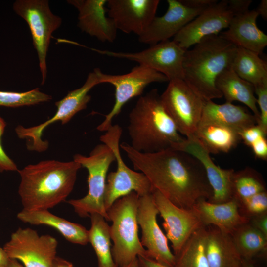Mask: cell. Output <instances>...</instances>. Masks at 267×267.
Returning <instances> with one entry per match:
<instances>
[{"label":"cell","mask_w":267,"mask_h":267,"mask_svg":"<svg viewBox=\"0 0 267 267\" xmlns=\"http://www.w3.org/2000/svg\"><path fill=\"white\" fill-rule=\"evenodd\" d=\"M168 9L162 16H155L138 37L140 43L151 45L174 37L204 10L188 7L179 0H167Z\"/></svg>","instance_id":"obj_18"},{"label":"cell","mask_w":267,"mask_h":267,"mask_svg":"<svg viewBox=\"0 0 267 267\" xmlns=\"http://www.w3.org/2000/svg\"><path fill=\"white\" fill-rule=\"evenodd\" d=\"M159 0H107V16L117 30L140 36L153 18Z\"/></svg>","instance_id":"obj_17"},{"label":"cell","mask_w":267,"mask_h":267,"mask_svg":"<svg viewBox=\"0 0 267 267\" xmlns=\"http://www.w3.org/2000/svg\"><path fill=\"white\" fill-rule=\"evenodd\" d=\"M233 16L227 0L218 1L187 24L173 40L187 50L204 38L218 35L222 30L227 28Z\"/></svg>","instance_id":"obj_16"},{"label":"cell","mask_w":267,"mask_h":267,"mask_svg":"<svg viewBox=\"0 0 267 267\" xmlns=\"http://www.w3.org/2000/svg\"><path fill=\"white\" fill-rule=\"evenodd\" d=\"M98 68L89 73L83 85L69 91L62 99L55 102L57 111L54 115L45 122L37 126L26 128L18 125L15 128L18 137L27 140V149L42 152L48 147V142L42 139L44 130L51 124L60 121L62 124L68 123L77 113L86 108L91 99L88 93L94 86L100 83Z\"/></svg>","instance_id":"obj_7"},{"label":"cell","mask_w":267,"mask_h":267,"mask_svg":"<svg viewBox=\"0 0 267 267\" xmlns=\"http://www.w3.org/2000/svg\"><path fill=\"white\" fill-rule=\"evenodd\" d=\"M231 67L254 86L267 84V62L256 53L237 47Z\"/></svg>","instance_id":"obj_27"},{"label":"cell","mask_w":267,"mask_h":267,"mask_svg":"<svg viewBox=\"0 0 267 267\" xmlns=\"http://www.w3.org/2000/svg\"><path fill=\"white\" fill-rule=\"evenodd\" d=\"M250 147L256 158L263 160H267V140L266 136L262 137L255 141Z\"/></svg>","instance_id":"obj_37"},{"label":"cell","mask_w":267,"mask_h":267,"mask_svg":"<svg viewBox=\"0 0 267 267\" xmlns=\"http://www.w3.org/2000/svg\"><path fill=\"white\" fill-rule=\"evenodd\" d=\"M257 11L259 15H261L262 18L267 20V0H262L258 6L255 9Z\"/></svg>","instance_id":"obj_42"},{"label":"cell","mask_w":267,"mask_h":267,"mask_svg":"<svg viewBox=\"0 0 267 267\" xmlns=\"http://www.w3.org/2000/svg\"><path fill=\"white\" fill-rule=\"evenodd\" d=\"M152 195L159 214L164 220L162 225L166 236L171 242L176 256L192 234L204 226L193 208L178 207L155 189Z\"/></svg>","instance_id":"obj_13"},{"label":"cell","mask_w":267,"mask_h":267,"mask_svg":"<svg viewBox=\"0 0 267 267\" xmlns=\"http://www.w3.org/2000/svg\"><path fill=\"white\" fill-rule=\"evenodd\" d=\"M98 72L100 83L111 84L115 89L113 107L97 127V130L101 132L107 131L112 126L113 119L120 113L124 105L131 99L141 96L149 84L169 82L162 73L140 65L122 75L104 74L99 68Z\"/></svg>","instance_id":"obj_10"},{"label":"cell","mask_w":267,"mask_h":267,"mask_svg":"<svg viewBox=\"0 0 267 267\" xmlns=\"http://www.w3.org/2000/svg\"><path fill=\"white\" fill-rule=\"evenodd\" d=\"M82 167L72 160H44L18 170V188L23 209L48 210L65 201L73 189Z\"/></svg>","instance_id":"obj_2"},{"label":"cell","mask_w":267,"mask_h":267,"mask_svg":"<svg viewBox=\"0 0 267 267\" xmlns=\"http://www.w3.org/2000/svg\"><path fill=\"white\" fill-rule=\"evenodd\" d=\"M158 214L152 193L139 197L137 220L142 231L141 244L146 248L149 257L168 267H174L175 256L157 223Z\"/></svg>","instance_id":"obj_14"},{"label":"cell","mask_w":267,"mask_h":267,"mask_svg":"<svg viewBox=\"0 0 267 267\" xmlns=\"http://www.w3.org/2000/svg\"><path fill=\"white\" fill-rule=\"evenodd\" d=\"M89 217L91 227L89 230V239L96 255L97 267H118L112 254L109 225L98 214H92Z\"/></svg>","instance_id":"obj_28"},{"label":"cell","mask_w":267,"mask_h":267,"mask_svg":"<svg viewBox=\"0 0 267 267\" xmlns=\"http://www.w3.org/2000/svg\"><path fill=\"white\" fill-rule=\"evenodd\" d=\"M192 208L204 226H214L230 235L238 227L249 221L241 214L239 202L234 198L219 204L201 199Z\"/></svg>","instance_id":"obj_21"},{"label":"cell","mask_w":267,"mask_h":267,"mask_svg":"<svg viewBox=\"0 0 267 267\" xmlns=\"http://www.w3.org/2000/svg\"><path fill=\"white\" fill-rule=\"evenodd\" d=\"M256 9L234 15L225 31L219 35L237 47L260 55L267 45V36L257 25Z\"/></svg>","instance_id":"obj_20"},{"label":"cell","mask_w":267,"mask_h":267,"mask_svg":"<svg viewBox=\"0 0 267 267\" xmlns=\"http://www.w3.org/2000/svg\"><path fill=\"white\" fill-rule=\"evenodd\" d=\"M107 0H70L68 3L79 12L78 27L82 31L102 42H113L117 29L113 21L106 16Z\"/></svg>","instance_id":"obj_19"},{"label":"cell","mask_w":267,"mask_h":267,"mask_svg":"<svg viewBox=\"0 0 267 267\" xmlns=\"http://www.w3.org/2000/svg\"><path fill=\"white\" fill-rule=\"evenodd\" d=\"M139 195L135 192L117 200L107 210L112 254L118 267H123L138 256H148L138 236L137 212Z\"/></svg>","instance_id":"obj_5"},{"label":"cell","mask_w":267,"mask_h":267,"mask_svg":"<svg viewBox=\"0 0 267 267\" xmlns=\"http://www.w3.org/2000/svg\"><path fill=\"white\" fill-rule=\"evenodd\" d=\"M127 130L130 145L142 153L172 148L185 138L164 107L157 89L138 98L129 113Z\"/></svg>","instance_id":"obj_3"},{"label":"cell","mask_w":267,"mask_h":267,"mask_svg":"<svg viewBox=\"0 0 267 267\" xmlns=\"http://www.w3.org/2000/svg\"><path fill=\"white\" fill-rule=\"evenodd\" d=\"M5 267H24L18 261L10 259Z\"/></svg>","instance_id":"obj_45"},{"label":"cell","mask_w":267,"mask_h":267,"mask_svg":"<svg viewBox=\"0 0 267 267\" xmlns=\"http://www.w3.org/2000/svg\"><path fill=\"white\" fill-rule=\"evenodd\" d=\"M259 118L257 124L267 134V84L254 86Z\"/></svg>","instance_id":"obj_34"},{"label":"cell","mask_w":267,"mask_h":267,"mask_svg":"<svg viewBox=\"0 0 267 267\" xmlns=\"http://www.w3.org/2000/svg\"><path fill=\"white\" fill-rule=\"evenodd\" d=\"M5 127V122L0 116V172L18 171L16 165L4 152L1 143V138Z\"/></svg>","instance_id":"obj_36"},{"label":"cell","mask_w":267,"mask_h":267,"mask_svg":"<svg viewBox=\"0 0 267 267\" xmlns=\"http://www.w3.org/2000/svg\"><path fill=\"white\" fill-rule=\"evenodd\" d=\"M53 267H73V265L70 262L56 256L54 261Z\"/></svg>","instance_id":"obj_43"},{"label":"cell","mask_w":267,"mask_h":267,"mask_svg":"<svg viewBox=\"0 0 267 267\" xmlns=\"http://www.w3.org/2000/svg\"><path fill=\"white\" fill-rule=\"evenodd\" d=\"M120 147L134 169L144 174L153 189L176 206L190 209L199 200L209 201L212 197L203 166L190 154L171 148L142 153L125 142Z\"/></svg>","instance_id":"obj_1"},{"label":"cell","mask_w":267,"mask_h":267,"mask_svg":"<svg viewBox=\"0 0 267 267\" xmlns=\"http://www.w3.org/2000/svg\"><path fill=\"white\" fill-rule=\"evenodd\" d=\"M171 149L189 154L201 163L213 192L212 197L208 201L219 204L233 198L232 177L235 170L223 169L216 165L210 154L194 135L185 138Z\"/></svg>","instance_id":"obj_15"},{"label":"cell","mask_w":267,"mask_h":267,"mask_svg":"<svg viewBox=\"0 0 267 267\" xmlns=\"http://www.w3.org/2000/svg\"><path fill=\"white\" fill-rule=\"evenodd\" d=\"M216 86L222 97L224 96L226 102L242 103L251 110L257 118L258 122L259 111L255 96L254 87L252 84L241 78L230 67L224 70L218 77Z\"/></svg>","instance_id":"obj_25"},{"label":"cell","mask_w":267,"mask_h":267,"mask_svg":"<svg viewBox=\"0 0 267 267\" xmlns=\"http://www.w3.org/2000/svg\"><path fill=\"white\" fill-rule=\"evenodd\" d=\"M207 227L206 253L210 267H238L242 258L230 234Z\"/></svg>","instance_id":"obj_24"},{"label":"cell","mask_w":267,"mask_h":267,"mask_svg":"<svg viewBox=\"0 0 267 267\" xmlns=\"http://www.w3.org/2000/svg\"><path fill=\"white\" fill-rule=\"evenodd\" d=\"M184 5L192 8L205 9L217 3V0H179Z\"/></svg>","instance_id":"obj_40"},{"label":"cell","mask_w":267,"mask_h":267,"mask_svg":"<svg viewBox=\"0 0 267 267\" xmlns=\"http://www.w3.org/2000/svg\"><path fill=\"white\" fill-rule=\"evenodd\" d=\"M57 246V240L50 235L19 228L3 248L10 259L20 261L24 267H53Z\"/></svg>","instance_id":"obj_11"},{"label":"cell","mask_w":267,"mask_h":267,"mask_svg":"<svg viewBox=\"0 0 267 267\" xmlns=\"http://www.w3.org/2000/svg\"><path fill=\"white\" fill-rule=\"evenodd\" d=\"M137 259L139 267H168L148 256H138Z\"/></svg>","instance_id":"obj_41"},{"label":"cell","mask_w":267,"mask_h":267,"mask_svg":"<svg viewBox=\"0 0 267 267\" xmlns=\"http://www.w3.org/2000/svg\"><path fill=\"white\" fill-rule=\"evenodd\" d=\"M193 135L210 154L227 153L241 141L237 131L204 121H200Z\"/></svg>","instance_id":"obj_26"},{"label":"cell","mask_w":267,"mask_h":267,"mask_svg":"<svg viewBox=\"0 0 267 267\" xmlns=\"http://www.w3.org/2000/svg\"><path fill=\"white\" fill-rule=\"evenodd\" d=\"M200 121L221 124L238 133L257 123V118L243 106L227 102L219 104L212 100L205 101Z\"/></svg>","instance_id":"obj_23"},{"label":"cell","mask_w":267,"mask_h":267,"mask_svg":"<svg viewBox=\"0 0 267 267\" xmlns=\"http://www.w3.org/2000/svg\"><path fill=\"white\" fill-rule=\"evenodd\" d=\"M238 133L241 140L249 147L255 141L267 135V134L257 124L247 127Z\"/></svg>","instance_id":"obj_35"},{"label":"cell","mask_w":267,"mask_h":267,"mask_svg":"<svg viewBox=\"0 0 267 267\" xmlns=\"http://www.w3.org/2000/svg\"><path fill=\"white\" fill-rule=\"evenodd\" d=\"M249 220L253 227L267 237V213L254 216Z\"/></svg>","instance_id":"obj_39"},{"label":"cell","mask_w":267,"mask_h":267,"mask_svg":"<svg viewBox=\"0 0 267 267\" xmlns=\"http://www.w3.org/2000/svg\"><path fill=\"white\" fill-rule=\"evenodd\" d=\"M237 48L219 34L204 38L185 51L183 80L205 100L222 98L216 81L221 73L231 67Z\"/></svg>","instance_id":"obj_4"},{"label":"cell","mask_w":267,"mask_h":267,"mask_svg":"<svg viewBox=\"0 0 267 267\" xmlns=\"http://www.w3.org/2000/svg\"><path fill=\"white\" fill-rule=\"evenodd\" d=\"M52 96L36 88L26 92L0 90V106L18 107L50 101Z\"/></svg>","instance_id":"obj_32"},{"label":"cell","mask_w":267,"mask_h":267,"mask_svg":"<svg viewBox=\"0 0 267 267\" xmlns=\"http://www.w3.org/2000/svg\"><path fill=\"white\" fill-rule=\"evenodd\" d=\"M92 50L108 56L136 62L139 65L162 73L169 81L183 79V61L186 50L173 40L159 42L137 52H115L97 49Z\"/></svg>","instance_id":"obj_12"},{"label":"cell","mask_w":267,"mask_h":267,"mask_svg":"<svg viewBox=\"0 0 267 267\" xmlns=\"http://www.w3.org/2000/svg\"><path fill=\"white\" fill-rule=\"evenodd\" d=\"M123 267H139L137 257L132 261L130 264Z\"/></svg>","instance_id":"obj_47"},{"label":"cell","mask_w":267,"mask_h":267,"mask_svg":"<svg viewBox=\"0 0 267 267\" xmlns=\"http://www.w3.org/2000/svg\"><path fill=\"white\" fill-rule=\"evenodd\" d=\"M266 190L265 182L256 170L248 167L234 171L232 177L233 195L238 202Z\"/></svg>","instance_id":"obj_31"},{"label":"cell","mask_w":267,"mask_h":267,"mask_svg":"<svg viewBox=\"0 0 267 267\" xmlns=\"http://www.w3.org/2000/svg\"><path fill=\"white\" fill-rule=\"evenodd\" d=\"M160 98L178 132L186 137L193 135L200 122L205 100L183 79L169 81Z\"/></svg>","instance_id":"obj_9"},{"label":"cell","mask_w":267,"mask_h":267,"mask_svg":"<svg viewBox=\"0 0 267 267\" xmlns=\"http://www.w3.org/2000/svg\"><path fill=\"white\" fill-rule=\"evenodd\" d=\"M9 260L3 248L0 247V267H5Z\"/></svg>","instance_id":"obj_44"},{"label":"cell","mask_w":267,"mask_h":267,"mask_svg":"<svg viewBox=\"0 0 267 267\" xmlns=\"http://www.w3.org/2000/svg\"><path fill=\"white\" fill-rule=\"evenodd\" d=\"M17 218L31 225L50 226L59 232L68 241L86 245L89 242V230L83 225L56 216L48 210L28 211L22 209Z\"/></svg>","instance_id":"obj_22"},{"label":"cell","mask_w":267,"mask_h":267,"mask_svg":"<svg viewBox=\"0 0 267 267\" xmlns=\"http://www.w3.org/2000/svg\"><path fill=\"white\" fill-rule=\"evenodd\" d=\"M238 267H255L252 260H246L242 259Z\"/></svg>","instance_id":"obj_46"},{"label":"cell","mask_w":267,"mask_h":267,"mask_svg":"<svg viewBox=\"0 0 267 267\" xmlns=\"http://www.w3.org/2000/svg\"><path fill=\"white\" fill-rule=\"evenodd\" d=\"M252 2L251 0H227L228 8L234 16L248 11Z\"/></svg>","instance_id":"obj_38"},{"label":"cell","mask_w":267,"mask_h":267,"mask_svg":"<svg viewBox=\"0 0 267 267\" xmlns=\"http://www.w3.org/2000/svg\"><path fill=\"white\" fill-rule=\"evenodd\" d=\"M233 243L242 259L252 260L267 250V237L249 222L238 227L231 234Z\"/></svg>","instance_id":"obj_29"},{"label":"cell","mask_w":267,"mask_h":267,"mask_svg":"<svg viewBox=\"0 0 267 267\" xmlns=\"http://www.w3.org/2000/svg\"><path fill=\"white\" fill-rule=\"evenodd\" d=\"M207 227H202L189 237L175 256L174 267H210L206 253Z\"/></svg>","instance_id":"obj_30"},{"label":"cell","mask_w":267,"mask_h":267,"mask_svg":"<svg viewBox=\"0 0 267 267\" xmlns=\"http://www.w3.org/2000/svg\"><path fill=\"white\" fill-rule=\"evenodd\" d=\"M239 202L241 214L248 219L267 213V190L258 193Z\"/></svg>","instance_id":"obj_33"},{"label":"cell","mask_w":267,"mask_h":267,"mask_svg":"<svg viewBox=\"0 0 267 267\" xmlns=\"http://www.w3.org/2000/svg\"><path fill=\"white\" fill-rule=\"evenodd\" d=\"M73 160L88 170V191L84 197L71 199L67 202L80 217L86 218L96 213L108 221L104 195L108 171L112 163L115 161L114 153L109 146L102 143L97 145L89 156L76 154Z\"/></svg>","instance_id":"obj_6"},{"label":"cell","mask_w":267,"mask_h":267,"mask_svg":"<svg viewBox=\"0 0 267 267\" xmlns=\"http://www.w3.org/2000/svg\"><path fill=\"white\" fill-rule=\"evenodd\" d=\"M13 8L28 25L39 59L41 84L44 85L46 78V56L52 34L60 26L62 19L51 12L47 0H17Z\"/></svg>","instance_id":"obj_8"}]
</instances>
